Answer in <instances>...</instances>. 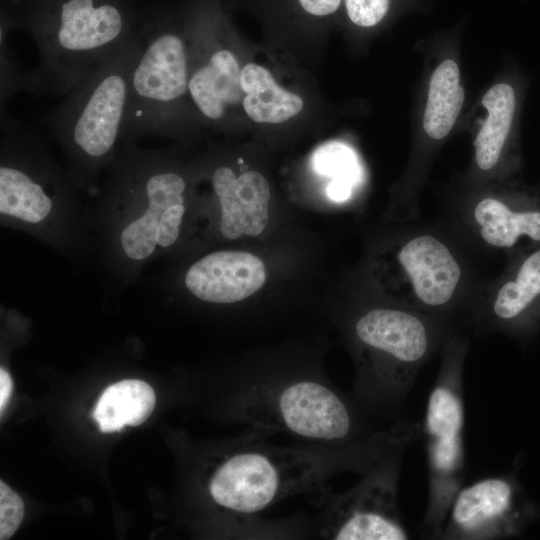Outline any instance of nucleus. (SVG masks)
Returning <instances> with one entry per match:
<instances>
[{
	"mask_svg": "<svg viewBox=\"0 0 540 540\" xmlns=\"http://www.w3.org/2000/svg\"><path fill=\"white\" fill-rule=\"evenodd\" d=\"M222 413L248 430L322 444H350L382 429L329 380L320 351L299 345L244 355L225 382Z\"/></svg>",
	"mask_w": 540,
	"mask_h": 540,
	"instance_id": "f257e3e1",
	"label": "nucleus"
},
{
	"mask_svg": "<svg viewBox=\"0 0 540 540\" xmlns=\"http://www.w3.org/2000/svg\"><path fill=\"white\" fill-rule=\"evenodd\" d=\"M335 320L354 363L351 395L374 418L400 420L425 363L454 325L356 288Z\"/></svg>",
	"mask_w": 540,
	"mask_h": 540,
	"instance_id": "f03ea898",
	"label": "nucleus"
},
{
	"mask_svg": "<svg viewBox=\"0 0 540 540\" xmlns=\"http://www.w3.org/2000/svg\"><path fill=\"white\" fill-rule=\"evenodd\" d=\"M369 245L356 289L455 327L481 285L469 249L444 224L392 223Z\"/></svg>",
	"mask_w": 540,
	"mask_h": 540,
	"instance_id": "7ed1b4c3",
	"label": "nucleus"
},
{
	"mask_svg": "<svg viewBox=\"0 0 540 540\" xmlns=\"http://www.w3.org/2000/svg\"><path fill=\"white\" fill-rule=\"evenodd\" d=\"M149 0H1V23L23 28L39 54L23 88L64 96L136 36Z\"/></svg>",
	"mask_w": 540,
	"mask_h": 540,
	"instance_id": "20e7f679",
	"label": "nucleus"
},
{
	"mask_svg": "<svg viewBox=\"0 0 540 540\" xmlns=\"http://www.w3.org/2000/svg\"><path fill=\"white\" fill-rule=\"evenodd\" d=\"M185 31L183 10L150 2L130 71L121 136L166 133L178 125L189 81Z\"/></svg>",
	"mask_w": 540,
	"mask_h": 540,
	"instance_id": "39448f33",
	"label": "nucleus"
},
{
	"mask_svg": "<svg viewBox=\"0 0 540 540\" xmlns=\"http://www.w3.org/2000/svg\"><path fill=\"white\" fill-rule=\"evenodd\" d=\"M470 347L467 335L451 333L440 349V366L429 393L422 432L428 463V497L422 533L439 538L451 503L463 484V372Z\"/></svg>",
	"mask_w": 540,
	"mask_h": 540,
	"instance_id": "423d86ee",
	"label": "nucleus"
},
{
	"mask_svg": "<svg viewBox=\"0 0 540 540\" xmlns=\"http://www.w3.org/2000/svg\"><path fill=\"white\" fill-rule=\"evenodd\" d=\"M139 30L131 42L64 95L48 117L53 132L84 158L105 157L122 134Z\"/></svg>",
	"mask_w": 540,
	"mask_h": 540,
	"instance_id": "0eeeda50",
	"label": "nucleus"
},
{
	"mask_svg": "<svg viewBox=\"0 0 540 540\" xmlns=\"http://www.w3.org/2000/svg\"><path fill=\"white\" fill-rule=\"evenodd\" d=\"M405 451L361 474L348 490L325 485L308 496L312 535L334 540H405L409 534L398 509V483Z\"/></svg>",
	"mask_w": 540,
	"mask_h": 540,
	"instance_id": "6e6552de",
	"label": "nucleus"
},
{
	"mask_svg": "<svg viewBox=\"0 0 540 540\" xmlns=\"http://www.w3.org/2000/svg\"><path fill=\"white\" fill-rule=\"evenodd\" d=\"M444 223L470 250L507 257L540 245V195L484 192L455 203Z\"/></svg>",
	"mask_w": 540,
	"mask_h": 540,
	"instance_id": "1a4fd4ad",
	"label": "nucleus"
},
{
	"mask_svg": "<svg viewBox=\"0 0 540 540\" xmlns=\"http://www.w3.org/2000/svg\"><path fill=\"white\" fill-rule=\"evenodd\" d=\"M539 516L540 509L512 471L461 487L446 515L440 539L517 537Z\"/></svg>",
	"mask_w": 540,
	"mask_h": 540,
	"instance_id": "9d476101",
	"label": "nucleus"
},
{
	"mask_svg": "<svg viewBox=\"0 0 540 540\" xmlns=\"http://www.w3.org/2000/svg\"><path fill=\"white\" fill-rule=\"evenodd\" d=\"M507 262L497 278L482 281L464 324L478 334L528 339L540 332V245Z\"/></svg>",
	"mask_w": 540,
	"mask_h": 540,
	"instance_id": "9b49d317",
	"label": "nucleus"
},
{
	"mask_svg": "<svg viewBox=\"0 0 540 540\" xmlns=\"http://www.w3.org/2000/svg\"><path fill=\"white\" fill-rule=\"evenodd\" d=\"M267 279L268 270L260 256L246 250H221L192 264L185 285L204 302L235 304L252 298Z\"/></svg>",
	"mask_w": 540,
	"mask_h": 540,
	"instance_id": "f8f14e48",
	"label": "nucleus"
},
{
	"mask_svg": "<svg viewBox=\"0 0 540 540\" xmlns=\"http://www.w3.org/2000/svg\"><path fill=\"white\" fill-rule=\"evenodd\" d=\"M220 204V232L228 240L258 237L270 222L271 189L259 172L237 174L231 167H217L211 177Z\"/></svg>",
	"mask_w": 540,
	"mask_h": 540,
	"instance_id": "ddd939ff",
	"label": "nucleus"
},
{
	"mask_svg": "<svg viewBox=\"0 0 540 540\" xmlns=\"http://www.w3.org/2000/svg\"><path fill=\"white\" fill-rule=\"evenodd\" d=\"M241 72L236 56L226 48L211 50L197 65L189 63L187 96L195 110L209 121L221 120L244 98Z\"/></svg>",
	"mask_w": 540,
	"mask_h": 540,
	"instance_id": "4468645a",
	"label": "nucleus"
},
{
	"mask_svg": "<svg viewBox=\"0 0 540 540\" xmlns=\"http://www.w3.org/2000/svg\"><path fill=\"white\" fill-rule=\"evenodd\" d=\"M144 189L148 209L126 226L121 234L123 250L135 260H142L154 251L161 217L170 207L184 204L186 182L178 172L154 171L147 176Z\"/></svg>",
	"mask_w": 540,
	"mask_h": 540,
	"instance_id": "2eb2a0df",
	"label": "nucleus"
},
{
	"mask_svg": "<svg viewBox=\"0 0 540 540\" xmlns=\"http://www.w3.org/2000/svg\"><path fill=\"white\" fill-rule=\"evenodd\" d=\"M243 108L257 123L278 124L297 115L303 100L297 94L280 87L263 66L248 63L242 68Z\"/></svg>",
	"mask_w": 540,
	"mask_h": 540,
	"instance_id": "dca6fc26",
	"label": "nucleus"
},
{
	"mask_svg": "<svg viewBox=\"0 0 540 540\" xmlns=\"http://www.w3.org/2000/svg\"><path fill=\"white\" fill-rule=\"evenodd\" d=\"M155 403V392L148 383L126 379L103 391L92 417L103 433H112L126 426L142 424L152 413Z\"/></svg>",
	"mask_w": 540,
	"mask_h": 540,
	"instance_id": "f3484780",
	"label": "nucleus"
},
{
	"mask_svg": "<svg viewBox=\"0 0 540 540\" xmlns=\"http://www.w3.org/2000/svg\"><path fill=\"white\" fill-rule=\"evenodd\" d=\"M487 119L474 141L475 165L481 173H492L502 162L515 110V93L507 83L492 86L483 96Z\"/></svg>",
	"mask_w": 540,
	"mask_h": 540,
	"instance_id": "a211bd4d",
	"label": "nucleus"
},
{
	"mask_svg": "<svg viewBox=\"0 0 540 540\" xmlns=\"http://www.w3.org/2000/svg\"><path fill=\"white\" fill-rule=\"evenodd\" d=\"M464 90L460 72L453 60L443 61L433 72L424 113L423 127L433 140L445 138L461 111Z\"/></svg>",
	"mask_w": 540,
	"mask_h": 540,
	"instance_id": "6ab92c4d",
	"label": "nucleus"
},
{
	"mask_svg": "<svg viewBox=\"0 0 540 540\" xmlns=\"http://www.w3.org/2000/svg\"><path fill=\"white\" fill-rule=\"evenodd\" d=\"M51 199L31 176L15 166L0 167V212L30 223L42 221L50 212Z\"/></svg>",
	"mask_w": 540,
	"mask_h": 540,
	"instance_id": "aec40b11",
	"label": "nucleus"
},
{
	"mask_svg": "<svg viewBox=\"0 0 540 540\" xmlns=\"http://www.w3.org/2000/svg\"><path fill=\"white\" fill-rule=\"evenodd\" d=\"M316 173L353 187L362 177V168L354 150L343 142L331 141L318 147L311 158Z\"/></svg>",
	"mask_w": 540,
	"mask_h": 540,
	"instance_id": "412c9836",
	"label": "nucleus"
},
{
	"mask_svg": "<svg viewBox=\"0 0 540 540\" xmlns=\"http://www.w3.org/2000/svg\"><path fill=\"white\" fill-rule=\"evenodd\" d=\"M393 0H344L349 21L362 28L380 24L390 13Z\"/></svg>",
	"mask_w": 540,
	"mask_h": 540,
	"instance_id": "4be33fe9",
	"label": "nucleus"
},
{
	"mask_svg": "<svg viewBox=\"0 0 540 540\" xmlns=\"http://www.w3.org/2000/svg\"><path fill=\"white\" fill-rule=\"evenodd\" d=\"M24 517L20 496L0 481V539H9L19 528Z\"/></svg>",
	"mask_w": 540,
	"mask_h": 540,
	"instance_id": "5701e85b",
	"label": "nucleus"
},
{
	"mask_svg": "<svg viewBox=\"0 0 540 540\" xmlns=\"http://www.w3.org/2000/svg\"><path fill=\"white\" fill-rule=\"evenodd\" d=\"M184 213V204L170 207L163 213L158 226L157 244L168 247L177 240Z\"/></svg>",
	"mask_w": 540,
	"mask_h": 540,
	"instance_id": "b1692460",
	"label": "nucleus"
},
{
	"mask_svg": "<svg viewBox=\"0 0 540 540\" xmlns=\"http://www.w3.org/2000/svg\"><path fill=\"white\" fill-rule=\"evenodd\" d=\"M13 390V382L10 374L4 369H0V411L1 413L5 409L7 403L10 400V396Z\"/></svg>",
	"mask_w": 540,
	"mask_h": 540,
	"instance_id": "393cba45",
	"label": "nucleus"
}]
</instances>
